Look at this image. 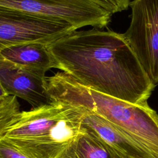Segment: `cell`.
<instances>
[{
  "label": "cell",
  "mask_w": 158,
  "mask_h": 158,
  "mask_svg": "<svg viewBox=\"0 0 158 158\" xmlns=\"http://www.w3.org/2000/svg\"><path fill=\"white\" fill-rule=\"evenodd\" d=\"M47 47L56 69L101 93L145 104L156 86L123 33L96 28L75 30Z\"/></svg>",
  "instance_id": "obj_1"
},
{
  "label": "cell",
  "mask_w": 158,
  "mask_h": 158,
  "mask_svg": "<svg viewBox=\"0 0 158 158\" xmlns=\"http://www.w3.org/2000/svg\"><path fill=\"white\" fill-rule=\"evenodd\" d=\"M50 102L81 107L117 127L154 158H158V114L148 104H136L79 83L67 73L47 77Z\"/></svg>",
  "instance_id": "obj_2"
},
{
  "label": "cell",
  "mask_w": 158,
  "mask_h": 158,
  "mask_svg": "<svg viewBox=\"0 0 158 158\" xmlns=\"http://www.w3.org/2000/svg\"><path fill=\"white\" fill-rule=\"evenodd\" d=\"M77 30L64 22L0 7V49L24 43L48 46Z\"/></svg>",
  "instance_id": "obj_3"
},
{
  "label": "cell",
  "mask_w": 158,
  "mask_h": 158,
  "mask_svg": "<svg viewBox=\"0 0 158 158\" xmlns=\"http://www.w3.org/2000/svg\"><path fill=\"white\" fill-rule=\"evenodd\" d=\"M131 22L123 33L152 83L158 85V0H133Z\"/></svg>",
  "instance_id": "obj_4"
},
{
  "label": "cell",
  "mask_w": 158,
  "mask_h": 158,
  "mask_svg": "<svg viewBox=\"0 0 158 158\" xmlns=\"http://www.w3.org/2000/svg\"><path fill=\"white\" fill-rule=\"evenodd\" d=\"M0 7L64 22L77 29L105 28L112 15L92 0H0Z\"/></svg>",
  "instance_id": "obj_5"
},
{
  "label": "cell",
  "mask_w": 158,
  "mask_h": 158,
  "mask_svg": "<svg viewBox=\"0 0 158 158\" xmlns=\"http://www.w3.org/2000/svg\"><path fill=\"white\" fill-rule=\"evenodd\" d=\"M70 112L47 133L24 139H2L31 158H56L83 130L84 109L72 106Z\"/></svg>",
  "instance_id": "obj_6"
},
{
  "label": "cell",
  "mask_w": 158,
  "mask_h": 158,
  "mask_svg": "<svg viewBox=\"0 0 158 158\" xmlns=\"http://www.w3.org/2000/svg\"><path fill=\"white\" fill-rule=\"evenodd\" d=\"M45 74L25 69L0 57V89L23 99L33 108L50 103Z\"/></svg>",
  "instance_id": "obj_7"
},
{
  "label": "cell",
  "mask_w": 158,
  "mask_h": 158,
  "mask_svg": "<svg viewBox=\"0 0 158 158\" xmlns=\"http://www.w3.org/2000/svg\"><path fill=\"white\" fill-rule=\"evenodd\" d=\"M72 106L50 102L28 111H22L2 132L0 139H24L47 133L71 110Z\"/></svg>",
  "instance_id": "obj_8"
},
{
  "label": "cell",
  "mask_w": 158,
  "mask_h": 158,
  "mask_svg": "<svg viewBox=\"0 0 158 158\" xmlns=\"http://www.w3.org/2000/svg\"><path fill=\"white\" fill-rule=\"evenodd\" d=\"M82 123L128 158H154L127 134L93 112L84 109Z\"/></svg>",
  "instance_id": "obj_9"
},
{
  "label": "cell",
  "mask_w": 158,
  "mask_h": 158,
  "mask_svg": "<svg viewBox=\"0 0 158 158\" xmlns=\"http://www.w3.org/2000/svg\"><path fill=\"white\" fill-rule=\"evenodd\" d=\"M0 57L25 69L46 73L56 64L47 46L40 43H24L0 49Z\"/></svg>",
  "instance_id": "obj_10"
},
{
  "label": "cell",
  "mask_w": 158,
  "mask_h": 158,
  "mask_svg": "<svg viewBox=\"0 0 158 158\" xmlns=\"http://www.w3.org/2000/svg\"><path fill=\"white\" fill-rule=\"evenodd\" d=\"M83 130L56 158H128L104 141L90 128Z\"/></svg>",
  "instance_id": "obj_11"
},
{
  "label": "cell",
  "mask_w": 158,
  "mask_h": 158,
  "mask_svg": "<svg viewBox=\"0 0 158 158\" xmlns=\"http://www.w3.org/2000/svg\"><path fill=\"white\" fill-rule=\"evenodd\" d=\"M0 132L4 131L19 115L20 105L17 96L0 89Z\"/></svg>",
  "instance_id": "obj_12"
},
{
  "label": "cell",
  "mask_w": 158,
  "mask_h": 158,
  "mask_svg": "<svg viewBox=\"0 0 158 158\" xmlns=\"http://www.w3.org/2000/svg\"><path fill=\"white\" fill-rule=\"evenodd\" d=\"M112 15L123 11L130 6V0H92Z\"/></svg>",
  "instance_id": "obj_13"
},
{
  "label": "cell",
  "mask_w": 158,
  "mask_h": 158,
  "mask_svg": "<svg viewBox=\"0 0 158 158\" xmlns=\"http://www.w3.org/2000/svg\"><path fill=\"white\" fill-rule=\"evenodd\" d=\"M0 158H31L27 154L13 147L7 142L0 139Z\"/></svg>",
  "instance_id": "obj_14"
}]
</instances>
